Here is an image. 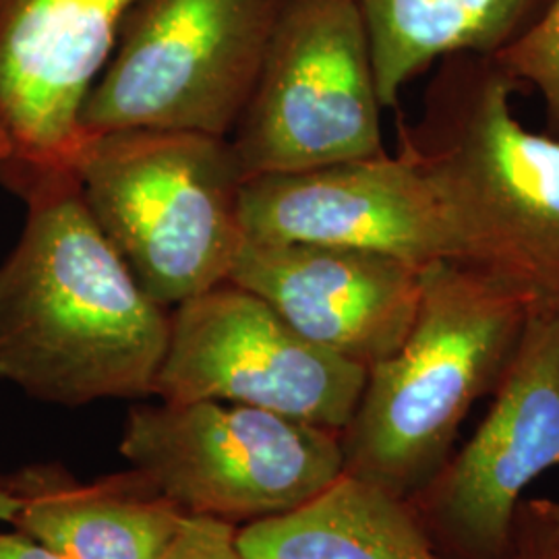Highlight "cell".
<instances>
[{
	"mask_svg": "<svg viewBox=\"0 0 559 559\" xmlns=\"http://www.w3.org/2000/svg\"><path fill=\"white\" fill-rule=\"evenodd\" d=\"M21 198L27 221L0 263V380L67 408L152 396L170 313L104 237L75 173Z\"/></svg>",
	"mask_w": 559,
	"mask_h": 559,
	"instance_id": "6da1fadb",
	"label": "cell"
},
{
	"mask_svg": "<svg viewBox=\"0 0 559 559\" xmlns=\"http://www.w3.org/2000/svg\"><path fill=\"white\" fill-rule=\"evenodd\" d=\"M519 92L528 90L496 57H445L419 119H400L399 152L436 187L462 265L559 313V141L520 122Z\"/></svg>",
	"mask_w": 559,
	"mask_h": 559,
	"instance_id": "7a4b0ae2",
	"label": "cell"
},
{
	"mask_svg": "<svg viewBox=\"0 0 559 559\" xmlns=\"http://www.w3.org/2000/svg\"><path fill=\"white\" fill-rule=\"evenodd\" d=\"M528 302L473 267H423L415 321L399 348L367 369L340 431L344 475L408 500L454 454L460 425L493 394L516 353Z\"/></svg>",
	"mask_w": 559,
	"mask_h": 559,
	"instance_id": "3957f363",
	"label": "cell"
},
{
	"mask_svg": "<svg viewBox=\"0 0 559 559\" xmlns=\"http://www.w3.org/2000/svg\"><path fill=\"white\" fill-rule=\"evenodd\" d=\"M75 175L92 218L158 305L177 307L230 278L245 242V177L228 138L85 135Z\"/></svg>",
	"mask_w": 559,
	"mask_h": 559,
	"instance_id": "277c9868",
	"label": "cell"
},
{
	"mask_svg": "<svg viewBox=\"0 0 559 559\" xmlns=\"http://www.w3.org/2000/svg\"><path fill=\"white\" fill-rule=\"evenodd\" d=\"M284 0H138L81 106L83 135L124 129L230 138Z\"/></svg>",
	"mask_w": 559,
	"mask_h": 559,
	"instance_id": "5b68a950",
	"label": "cell"
},
{
	"mask_svg": "<svg viewBox=\"0 0 559 559\" xmlns=\"http://www.w3.org/2000/svg\"><path fill=\"white\" fill-rule=\"evenodd\" d=\"M119 450L182 514L239 528L297 510L344 473L340 431L214 400L131 408Z\"/></svg>",
	"mask_w": 559,
	"mask_h": 559,
	"instance_id": "8992f818",
	"label": "cell"
},
{
	"mask_svg": "<svg viewBox=\"0 0 559 559\" xmlns=\"http://www.w3.org/2000/svg\"><path fill=\"white\" fill-rule=\"evenodd\" d=\"M381 102L355 0H284L228 138L245 180L380 158Z\"/></svg>",
	"mask_w": 559,
	"mask_h": 559,
	"instance_id": "52a82bcc",
	"label": "cell"
},
{
	"mask_svg": "<svg viewBox=\"0 0 559 559\" xmlns=\"http://www.w3.org/2000/svg\"><path fill=\"white\" fill-rule=\"evenodd\" d=\"M365 381L362 365L300 336L267 300L226 280L170 313L154 394L245 404L342 431Z\"/></svg>",
	"mask_w": 559,
	"mask_h": 559,
	"instance_id": "ba28073f",
	"label": "cell"
},
{
	"mask_svg": "<svg viewBox=\"0 0 559 559\" xmlns=\"http://www.w3.org/2000/svg\"><path fill=\"white\" fill-rule=\"evenodd\" d=\"M559 466V313L531 309L473 438L406 503L448 559H510L520 501Z\"/></svg>",
	"mask_w": 559,
	"mask_h": 559,
	"instance_id": "9c48e42d",
	"label": "cell"
},
{
	"mask_svg": "<svg viewBox=\"0 0 559 559\" xmlns=\"http://www.w3.org/2000/svg\"><path fill=\"white\" fill-rule=\"evenodd\" d=\"M138 0H0V182L75 173L81 106Z\"/></svg>",
	"mask_w": 559,
	"mask_h": 559,
	"instance_id": "30bf717a",
	"label": "cell"
},
{
	"mask_svg": "<svg viewBox=\"0 0 559 559\" xmlns=\"http://www.w3.org/2000/svg\"><path fill=\"white\" fill-rule=\"evenodd\" d=\"M240 222L249 240L362 249L419 265L464 263L436 187L402 152L245 180Z\"/></svg>",
	"mask_w": 559,
	"mask_h": 559,
	"instance_id": "8fae6325",
	"label": "cell"
},
{
	"mask_svg": "<svg viewBox=\"0 0 559 559\" xmlns=\"http://www.w3.org/2000/svg\"><path fill=\"white\" fill-rule=\"evenodd\" d=\"M423 267L362 249L245 239L228 280L267 300L300 336L369 369L406 338Z\"/></svg>",
	"mask_w": 559,
	"mask_h": 559,
	"instance_id": "7c38bea8",
	"label": "cell"
},
{
	"mask_svg": "<svg viewBox=\"0 0 559 559\" xmlns=\"http://www.w3.org/2000/svg\"><path fill=\"white\" fill-rule=\"evenodd\" d=\"M0 487L20 501L15 531L60 559H162L187 516L133 466L83 483L57 460L32 462Z\"/></svg>",
	"mask_w": 559,
	"mask_h": 559,
	"instance_id": "4fadbf2b",
	"label": "cell"
},
{
	"mask_svg": "<svg viewBox=\"0 0 559 559\" xmlns=\"http://www.w3.org/2000/svg\"><path fill=\"white\" fill-rule=\"evenodd\" d=\"M237 545L247 559H448L406 500L344 473L297 510L240 526Z\"/></svg>",
	"mask_w": 559,
	"mask_h": 559,
	"instance_id": "5bb4252c",
	"label": "cell"
},
{
	"mask_svg": "<svg viewBox=\"0 0 559 559\" xmlns=\"http://www.w3.org/2000/svg\"><path fill=\"white\" fill-rule=\"evenodd\" d=\"M367 27L383 108L425 69L452 55L496 57L551 0H355Z\"/></svg>",
	"mask_w": 559,
	"mask_h": 559,
	"instance_id": "9a60e30c",
	"label": "cell"
},
{
	"mask_svg": "<svg viewBox=\"0 0 559 559\" xmlns=\"http://www.w3.org/2000/svg\"><path fill=\"white\" fill-rule=\"evenodd\" d=\"M496 59L526 90L539 92L545 106V133L559 141V0H551L539 21Z\"/></svg>",
	"mask_w": 559,
	"mask_h": 559,
	"instance_id": "2e32d148",
	"label": "cell"
},
{
	"mask_svg": "<svg viewBox=\"0 0 559 559\" xmlns=\"http://www.w3.org/2000/svg\"><path fill=\"white\" fill-rule=\"evenodd\" d=\"M239 526L201 516H185L179 535L162 559H247L237 545Z\"/></svg>",
	"mask_w": 559,
	"mask_h": 559,
	"instance_id": "e0dca14e",
	"label": "cell"
},
{
	"mask_svg": "<svg viewBox=\"0 0 559 559\" xmlns=\"http://www.w3.org/2000/svg\"><path fill=\"white\" fill-rule=\"evenodd\" d=\"M510 559H559V537L547 500L520 501Z\"/></svg>",
	"mask_w": 559,
	"mask_h": 559,
	"instance_id": "ac0fdd59",
	"label": "cell"
},
{
	"mask_svg": "<svg viewBox=\"0 0 559 559\" xmlns=\"http://www.w3.org/2000/svg\"><path fill=\"white\" fill-rule=\"evenodd\" d=\"M0 559H60L20 531L0 533Z\"/></svg>",
	"mask_w": 559,
	"mask_h": 559,
	"instance_id": "d6986e66",
	"label": "cell"
},
{
	"mask_svg": "<svg viewBox=\"0 0 559 559\" xmlns=\"http://www.w3.org/2000/svg\"><path fill=\"white\" fill-rule=\"evenodd\" d=\"M17 508H20L17 498L0 487V524H13Z\"/></svg>",
	"mask_w": 559,
	"mask_h": 559,
	"instance_id": "ffe728a7",
	"label": "cell"
},
{
	"mask_svg": "<svg viewBox=\"0 0 559 559\" xmlns=\"http://www.w3.org/2000/svg\"><path fill=\"white\" fill-rule=\"evenodd\" d=\"M549 503V514H551V520H554V526H556V533H558L559 537V501L547 500Z\"/></svg>",
	"mask_w": 559,
	"mask_h": 559,
	"instance_id": "44dd1931",
	"label": "cell"
},
{
	"mask_svg": "<svg viewBox=\"0 0 559 559\" xmlns=\"http://www.w3.org/2000/svg\"><path fill=\"white\" fill-rule=\"evenodd\" d=\"M9 158V147H7V143L0 140V164Z\"/></svg>",
	"mask_w": 559,
	"mask_h": 559,
	"instance_id": "7402d4cb",
	"label": "cell"
}]
</instances>
